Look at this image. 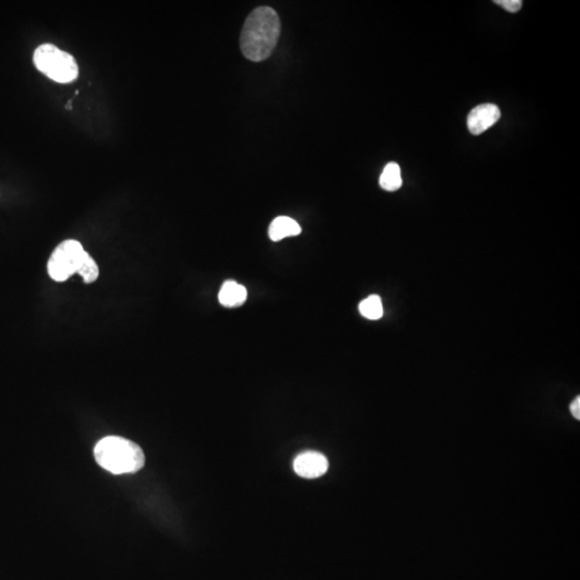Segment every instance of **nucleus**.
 <instances>
[{"label": "nucleus", "mask_w": 580, "mask_h": 580, "mask_svg": "<svg viewBox=\"0 0 580 580\" xmlns=\"http://www.w3.org/2000/svg\"><path fill=\"white\" fill-rule=\"evenodd\" d=\"M280 36V21L271 7L255 9L244 23L240 37L242 53L248 60L263 62L275 50Z\"/></svg>", "instance_id": "nucleus-1"}, {"label": "nucleus", "mask_w": 580, "mask_h": 580, "mask_svg": "<svg viewBox=\"0 0 580 580\" xmlns=\"http://www.w3.org/2000/svg\"><path fill=\"white\" fill-rule=\"evenodd\" d=\"M94 455L102 469L116 475L136 473L144 467V453L141 447L121 436H107L99 441Z\"/></svg>", "instance_id": "nucleus-2"}, {"label": "nucleus", "mask_w": 580, "mask_h": 580, "mask_svg": "<svg viewBox=\"0 0 580 580\" xmlns=\"http://www.w3.org/2000/svg\"><path fill=\"white\" fill-rule=\"evenodd\" d=\"M38 70L57 83H70L79 75L75 57L53 44H42L33 53Z\"/></svg>", "instance_id": "nucleus-3"}, {"label": "nucleus", "mask_w": 580, "mask_h": 580, "mask_svg": "<svg viewBox=\"0 0 580 580\" xmlns=\"http://www.w3.org/2000/svg\"><path fill=\"white\" fill-rule=\"evenodd\" d=\"M88 255L79 241L66 240L51 255L48 263V274L56 282H65L78 273Z\"/></svg>", "instance_id": "nucleus-4"}, {"label": "nucleus", "mask_w": 580, "mask_h": 580, "mask_svg": "<svg viewBox=\"0 0 580 580\" xmlns=\"http://www.w3.org/2000/svg\"><path fill=\"white\" fill-rule=\"evenodd\" d=\"M328 469V459L318 451L307 450L299 453L294 461L295 472L301 478L309 480L320 478Z\"/></svg>", "instance_id": "nucleus-5"}, {"label": "nucleus", "mask_w": 580, "mask_h": 580, "mask_svg": "<svg viewBox=\"0 0 580 580\" xmlns=\"http://www.w3.org/2000/svg\"><path fill=\"white\" fill-rule=\"evenodd\" d=\"M501 119V111L497 105L485 103L478 105L468 116V128L475 136L484 134Z\"/></svg>", "instance_id": "nucleus-6"}, {"label": "nucleus", "mask_w": 580, "mask_h": 580, "mask_svg": "<svg viewBox=\"0 0 580 580\" xmlns=\"http://www.w3.org/2000/svg\"><path fill=\"white\" fill-rule=\"evenodd\" d=\"M248 299V289L235 280H226L219 290V303L226 307H236L243 305Z\"/></svg>", "instance_id": "nucleus-7"}, {"label": "nucleus", "mask_w": 580, "mask_h": 580, "mask_svg": "<svg viewBox=\"0 0 580 580\" xmlns=\"http://www.w3.org/2000/svg\"><path fill=\"white\" fill-rule=\"evenodd\" d=\"M302 231L300 225L295 219L287 216L276 217L269 227V237L272 241L278 242L288 237H296Z\"/></svg>", "instance_id": "nucleus-8"}, {"label": "nucleus", "mask_w": 580, "mask_h": 580, "mask_svg": "<svg viewBox=\"0 0 580 580\" xmlns=\"http://www.w3.org/2000/svg\"><path fill=\"white\" fill-rule=\"evenodd\" d=\"M379 185L381 189L387 191H396L402 186L401 169L396 162H389L386 164L381 178H379Z\"/></svg>", "instance_id": "nucleus-9"}, {"label": "nucleus", "mask_w": 580, "mask_h": 580, "mask_svg": "<svg viewBox=\"0 0 580 580\" xmlns=\"http://www.w3.org/2000/svg\"><path fill=\"white\" fill-rule=\"evenodd\" d=\"M359 311L364 317L371 320L381 318L384 314L383 303L379 296H370L359 305Z\"/></svg>", "instance_id": "nucleus-10"}, {"label": "nucleus", "mask_w": 580, "mask_h": 580, "mask_svg": "<svg viewBox=\"0 0 580 580\" xmlns=\"http://www.w3.org/2000/svg\"><path fill=\"white\" fill-rule=\"evenodd\" d=\"M77 274H79V275L83 278L86 284L94 283L95 280L98 278L99 268L98 265H97L96 261L93 259L90 255L86 257L85 260L82 263L81 268H80Z\"/></svg>", "instance_id": "nucleus-11"}, {"label": "nucleus", "mask_w": 580, "mask_h": 580, "mask_svg": "<svg viewBox=\"0 0 580 580\" xmlns=\"http://www.w3.org/2000/svg\"><path fill=\"white\" fill-rule=\"evenodd\" d=\"M495 4L499 5L500 7L504 8L506 11L510 12V14H516L522 7L521 0H495Z\"/></svg>", "instance_id": "nucleus-12"}, {"label": "nucleus", "mask_w": 580, "mask_h": 580, "mask_svg": "<svg viewBox=\"0 0 580 580\" xmlns=\"http://www.w3.org/2000/svg\"><path fill=\"white\" fill-rule=\"evenodd\" d=\"M571 412L577 421L580 419V398L577 396L571 404Z\"/></svg>", "instance_id": "nucleus-13"}]
</instances>
